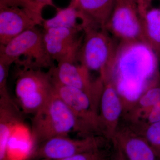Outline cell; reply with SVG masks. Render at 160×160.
Masks as SVG:
<instances>
[{"label": "cell", "mask_w": 160, "mask_h": 160, "mask_svg": "<svg viewBox=\"0 0 160 160\" xmlns=\"http://www.w3.org/2000/svg\"><path fill=\"white\" fill-rule=\"evenodd\" d=\"M158 54L142 42H120L108 71V78L122 98L134 95L138 98L144 91L158 85Z\"/></svg>", "instance_id": "obj_1"}, {"label": "cell", "mask_w": 160, "mask_h": 160, "mask_svg": "<svg viewBox=\"0 0 160 160\" xmlns=\"http://www.w3.org/2000/svg\"><path fill=\"white\" fill-rule=\"evenodd\" d=\"M72 132L86 136L73 112L58 95L55 90L41 108L33 114L31 139L34 149L45 141Z\"/></svg>", "instance_id": "obj_2"}, {"label": "cell", "mask_w": 160, "mask_h": 160, "mask_svg": "<svg viewBox=\"0 0 160 160\" xmlns=\"http://www.w3.org/2000/svg\"><path fill=\"white\" fill-rule=\"evenodd\" d=\"M0 62L21 68L49 69L53 61L46 51L43 32L37 27L26 30L4 46H0Z\"/></svg>", "instance_id": "obj_3"}, {"label": "cell", "mask_w": 160, "mask_h": 160, "mask_svg": "<svg viewBox=\"0 0 160 160\" xmlns=\"http://www.w3.org/2000/svg\"><path fill=\"white\" fill-rule=\"evenodd\" d=\"M54 67L46 72L40 69H19L15 85V93L20 107L24 113L34 114L54 92Z\"/></svg>", "instance_id": "obj_4"}, {"label": "cell", "mask_w": 160, "mask_h": 160, "mask_svg": "<svg viewBox=\"0 0 160 160\" xmlns=\"http://www.w3.org/2000/svg\"><path fill=\"white\" fill-rule=\"evenodd\" d=\"M77 55L78 62L103 78L109 71L119 42L105 28L87 27Z\"/></svg>", "instance_id": "obj_5"}, {"label": "cell", "mask_w": 160, "mask_h": 160, "mask_svg": "<svg viewBox=\"0 0 160 160\" xmlns=\"http://www.w3.org/2000/svg\"><path fill=\"white\" fill-rule=\"evenodd\" d=\"M106 139L102 136L98 135L80 138H72L69 136L57 137L36 146L29 160L60 159L102 149Z\"/></svg>", "instance_id": "obj_6"}, {"label": "cell", "mask_w": 160, "mask_h": 160, "mask_svg": "<svg viewBox=\"0 0 160 160\" xmlns=\"http://www.w3.org/2000/svg\"><path fill=\"white\" fill-rule=\"evenodd\" d=\"M105 29L119 42H144L139 0H118Z\"/></svg>", "instance_id": "obj_7"}, {"label": "cell", "mask_w": 160, "mask_h": 160, "mask_svg": "<svg viewBox=\"0 0 160 160\" xmlns=\"http://www.w3.org/2000/svg\"><path fill=\"white\" fill-rule=\"evenodd\" d=\"M54 80L56 92L71 109L86 135L102 136L97 104L84 91Z\"/></svg>", "instance_id": "obj_8"}, {"label": "cell", "mask_w": 160, "mask_h": 160, "mask_svg": "<svg viewBox=\"0 0 160 160\" xmlns=\"http://www.w3.org/2000/svg\"><path fill=\"white\" fill-rule=\"evenodd\" d=\"M53 73L58 82L84 91L99 106L104 81L100 77L92 79L90 72L78 62L77 58H69L59 62L53 68Z\"/></svg>", "instance_id": "obj_9"}, {"label": "cell", "mask_w": 160, "mask_h": 160, "mask_svg": "<svg viewBox=\"0 0 160 160\" xmlns=\"http://www.w3.org/2000/svg\"><path fill=\"white\" fill-rule=\"evenodd\" d=\"M82 29L52 28L44 30L43 38L45 48L53 61L58 63L69 58H76L82 41L79 36Z\"/></svg>", "instance_id": "obj_10"}, {"label": "cell", "mask_w": 160, "mask_h": 160, "mask_svg": "<svg viewBox=\"0 0 160 160\" xmlns=\"http://www.w3.org/2000/svg\"><path fill=\"white\" fill-rule=\"evenodd\" d=\"M124 112L122 100L109 79L104 80L100 97L99 113L102 135L111 141L119 129V124Z\"/></svg>", "instance_id": "obj_11"}, {"label": "cell", "mask_w": 160, "mask_h": 160, "mask_svg": "<svg viewBox=\"0 0 160 160\" xmlns=\"http://www.w3.org/2000/svg\"><path fill=\"white\" fill-rule=\"evenodd\" d=\"M44 19L19 7L0 4V46L26 30L42 25Z\"/></svg>", "instance_id": "obj_12"}, {"label": "cell", "mask_w": 160, "mask_h": 160, "mask_svg": "<svg viewBox=\"0 0 160 160\" xmlns=\"http://www.w3.org/2000/svg\"><path fill=\"white\" fill-rule=\"evenodd\" d=\"M112 142L127 160H160L147 141L130 127L119 128Z\"/></svg>", "instance_id": "obj_13"}, {"label": "cell", "mask_w": 160, "mask_h": 160, "mask_svg": "<svg viewBox=\"0 0 160 160\" xmlns=\"http://www.w3.org/2000/svg\"><path fill=\"white\" fill-rule=\"evenodd\" d=\"M72 1V0H71ZM83 28H105L111 17L118 0H76Z\"/></svg>", "instance_id": "obj_14"}, {"label": "cell", "mask_w": 160, "mask_h": 160, "mask_svg": "<svg viewBox=\"0 0 160 160\" xmlns=\"http://www.w3.org/2000/svg\"><path fill=\"white\" fill-rule=\"evenodd\" d=\"M19 108L15 102L0 100V160H9V142L22 123Z\"/></svg>", "instance_id": "obj_15"}, {"label": "cell", "mask_w": 160, "mask_h": 160, "mask_svg": "<svg viewBox=\"0 0 160 160\" xmlns=\"http://www.w3.org/2000/svg\"><path fill=\"white\" fill-rule=\"evenodd\" d=\"M151 0H139L144 42L160 55V7L151 6Z\"/></svg>", "instance_id": "obj_16"}, {"label": "cell", "mask_w": 160, "mask_h": 160, "mask_svg": "<svg viewBox=\"0 0 160 160\" xmlns=\"http://www.w3.org/2000/svg\"><path fill=\"white\" fill-rule=\"evenodd\" d=\"M78 20L82 21L81 15L75 3L71 1L70 5L66 8L58 9L57 12L54 17L44 20L42 25L44 30L52 28H63L83 30L82 25L78 22Z\"/></svg>", "instance_id": "obj_17"}, {"label": "cell", "mask_w": 160, "mask_h": 160, "mask_svg": "<svg viewBox=\"0 0 160 160\" xmlns=\"http://www.w3.org/2000/svg\"><path fill=\"white\" fill-rule=\"evenodd\" d=\"M160 101V85L152 86L144 91L126 115L132 125L137 122L140 118L152 107Z\"/></svg>", "instance_id": "obj_18"}, {"label": "cell", "mask_w": 160, "mask_h": 160, "mask_svg": "<svg viewBox=\"0 0 160 160\" xmlns=\"http://www.w3.org/2000/svg\"><path fill=\"white\" fill-rule=\"evenodd\" d=\"M130 127L147 141L160 158V121L144 126Z\"/></svg>", "instance_id": "obj_19"}, {"label": "cell", "mask_w": 160, "mask_h": 160, "mask_svg": "<svg viewBox=\"0 0 160 160\" xmlns=\"http://www.w3.org/2000/svg\"><path fill=\"white\" fill-rule=\"evenodd\" d=\"M0 4L19 7L40 17L42 16L43 6L35 0H0Z\"/></svg>", "instance_id": "obj_20"}, {"label": "cell", "mask_w": 160, "mask_h": 160, "mask_svg": "<svg viewBox=\"0 0 160 160\" xmlns=\"http://www.w3.org/2000/svg\"><path fill=\"white\" fill-rule=\"evenodd\" d=\"M10 65L0 62V100L14 102L9 94L7 79Z\"/></svg>", "instance_id": "obj_21"}, {"label": "cell", "mask_w": 160, "mask_h": 160, "mask_svg": "<svg viewBox=\"0 0 160 160\" xmlns=\"http://www.w3.org/2000/svg\"><path fill=\"white\" fill-rule=\"evenodd\" d=\"M107 155L102 148L93 151L84 152L70 157L58 160L35 159L32 160H105Z\"/></svg>", "instance_id": "obj_22"}, {"label": "cell", "mask_w": 160, "mask_h": 160, "mask_svg": "<svg viewBox=\"0 0 160 160\" xmlns=\"http://www.w3.org/2000/svg\"><path fill=\"white\" fill-rule=\"evenodd\" d=\"M160 121V101L152 107L149 111L143 115L133 126H142L148 125Z\"/></svg>", "instance_id": "obj_23"}, {"label": "cell", "mask_w": 160, "mask_h": 160, "mask_svg": "<svg viewBox=\"0 0 160 160\" xmlns=\"http://www.w3.org/2000/svg\"><path fill=\"white\" fill-rule=\"evenodd\" d=\"M115 149L114 156L112 160H127L123 152L119 148L114 146Z\"/></svg>", "instance_id": "obj_24"}, {"label": "cell", "mask_w": 160, "mask_h": 160, "mask_svg": "<svg viewBox=\"0 0 160 160\" xmlns=\"http://www.w3.org/2000/svg\"><path fill=\"white\" fill-rule=\"evenodd\" d=\"M35 1L44 7L46 6H51L56 8L53 4L52 0H35Z\"/></svg>", "instance_id": "obj_25"}, {"label": "cell", "mask_w": 160, "mask_h": 160, "mask_svg": "<svg viewBox=\"0 0 160 160\" xmlns=\"http://www.w3.org/2000/svg\"><path fill=\"white\" fill-rule=\"evenodd\" d=\"M105 160H109L108 159V158H107V159H106Z\"/></svg>", "instance_id": "obj_26"}, {"label": "cell", "mask_w": 160, "mask_h": 160, "mask_svg": "<svg viewBox=\"0 0 160 160\" xmlns=\"http://www.w3.org/2000/svg\"><path fill=\"white\" fill-rule=\"evenodd\" d=\"M72 1H76V0H72Z\"/></svg>", "instance_id": "obj_27"}, {"label": "cell", "mask_w": 160, "mask_h": 160, "mask_svg": "<svg viewBox=\"0 0 160 160\" xmlns=\"http://www.w3.org/2000/svg\"></svg>", "instance_id": "obj_28"}]
</instances>
